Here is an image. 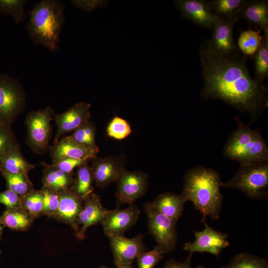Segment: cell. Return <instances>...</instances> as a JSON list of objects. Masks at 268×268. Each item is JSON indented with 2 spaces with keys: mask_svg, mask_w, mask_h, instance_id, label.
<instances>
[{
  "mask_svg": "<svg viewBox=\"0 0 268 268\" xmlns=\"http://www.w3.org/2000/svg\"><path fill=\"white\" fill-rule=\"evenodd\" d=\"M34 168L35 165L23 156L19 145L11 148L0 158V172L28 176L29 172Z\"/></svg>",
  "mask_w": 268,
  "mask_h": 268,
  "instance_id": "23",
  "label": "cell"
},
{
  "mask_svg": "<svg viewBox=\"0 0 268 268\" xmlns=\"http://www.w3.org/2000/svg\"><path fill=\"white\" fill-rule=\"evenodd\" d=\"M204 229L201 231L193 230L195 240L184 245V250L192 254L195 252H207L218 256L222 250L229 245L228 235L221 233L203 222Z\"/></svg>",
  "mask_w": 268,
  "mask_h": 268,
  "instance_id": "10",
  "label": "cell"
},
{
  "mask_svg": "<svg viewBox=\"0 0 268 268\" xmlns=\"http://www.w3.org/2000/svg\"><path fill=\"white\" fill-rule=\"evenodd\" d=\"M60 201L54 219L70 225L76 230V220L81 209L83 200L70 189L59 192Z\"/></svg>",
  "mask_w": 268,
  "mask_h": 268,
  "instance_id": "19",
  "label": "cell"
},
{
  "mask_svg": "<svg viewBox=\"0 0 268 268\" xmlns=\"http://www.w3.org/2000/svg\"><path fill=\"white\" fill-rule=\"evenodd\" d=\"M20 207L29 212L35 218L43 215V196L41 189L34 190L22 197Z\"/></svg>",
  "mask_w": 268,
  "mask_h": 268,
  "instance_id": "32",
  "label": "cell"
},
{
  "mask_svg": "<svg viewBox=\"0 0 268 268\" xmlns=\"http://www.w3.org/2000/svg\"><path fill=\"white\" fill-rule=\"evenodd\" d=\"M106 132L109 137L117 140H122L131 134L132 129L126 120L115 116L108 124Z\"/></svg>",
  "mask_w": 268,
  "mask_h": 268,
  "instance_id": "34",
  "label": "cell"
},
{
  "mask_svg": "<svg viewBox=\"0 0 268 268\" xmlns=\"http://www.w3.org/2000/svg\"><path fill=\"white\" fill-rule=\"evenodd\" d=\"M237 21V19L226 20L217 17L211 29V38L208 39L215 51L226 56L240 52L235 44L233 36V26Z\"/></svg>",
  "mask_w": 268,
  "mask_h": 268,
  "instance_id": "17",
  "label": "cell"
},
{
  "mask_svg": "<svg viewBox=\"0 0 268 268\" xmlns=\"http://www.w3.org/2000/svg\"><path fill=\"white\" fill-rule=\"evenodd\" d=\"M52 163L64 158L88 159L97 156L99 148H94L80 144L70 135L61 138L49 147Z\"/></svg>",
  "mask_w": 268,
  "mask_h": 268,
  "instance_id": "16",
  "label": "cell"
},
{
  "mask_svg": "<svg viewBox=\"0 0 268 268\" xmlns=\"http://www.w3.org/2000/svg\"><path fill=\"white\" fill-rule=\"evenodd\" d=\"M116 182L117 202L131 204L146 193L148 176L142 171L130 172L124 168Z\"/></svg>",
  "mask_w": 268,
  "mask_h": 268,
  "instance_id": "9",
  "label": "cell"
},
{
  "mask_svg": "<svg viewBox=\"0 0 268 268\" xmlns=\"http://www.w3.org/2000/svg\"><path fill=\"white\" fill-rule=\"evenodd\" d=\"M90 160L88 159H80L67 158L62 159L55 163H52L51 165L65 173L73 174L74 169L77 168L82 165L87 163Z\"/></svg>",
  "mask_w": 268,
  "mask_h": 268,
  "instance_id": "38",
  "label": "cell"
},
{
  "mask_svg": "<svg viewBox=\"0 0 268 268\" xmlns=\"http://www.w3.org/2000/svg\"><path fill=\"white\" fill-rule=\"evenodd\" d=\"M108 210L103 206L99 195L93 192L86 197L76 220V237L83 240L87 229L101 222Z\"/></svg>",
  "mask_w": 268,
  "mask_h": 268,
  "instance_id": "13",
  "label": "cell"
},
{
  "mask_svg": "<svg viewBox=\"0 0 268 268\" xmlns=\"http://www.w3.org/2000/svg\"><path fill=\"white\" fill-rule=\"evenodd\" d=\"M222 183L217 172L202 166L194 167L185 174L181 194L202 215L201 222L205 221L206 216L212 220L219 218L223 200Z\"/></svg>",
  "mask_w": 268,
  "mask_h": 268,
  "instance_id": "2",
  "label": "cell"
},
{
  "mask_svg": "<svg viewBox=\"0 0 268 268\" xmlns=\"http://www.w3.org/2000/svg\"><path fill=\"white\" fill-rule=\"evenodd\" d=\"M21 197L14 192L6 189L0 192V203L3 204L6 209L20 207Z\"/></svg>",
  "mask_w": 268,
  "mask_h": 268,
  "instance_id": "39",
  "label": "cell"
},
{
  "mask_svg": "<svg viewBox=\"0 0 268 268\" xmlns=\"http://www.w3.org/2000/svg\"><path fill=\"white\" fill-rule=\"evenodd\" d=\"M203 87L201 95L206 99L221 100L253 120L268 105L267 87L250 76L246 56L241 52L226 56L215 51L207 40L200 46Z\"/></svg>",
  "mask_w": 268,
  "mask_h": 268,
  "instance_id": "1",
  "label": "cell"
},
{
  "mask_svg": "<svg viewBox=\"0 0 268 268\" xmlns=\"http://www.w3.org/2000/svg\"><path fill=\"white\" fill-rule=\"evenodd\" d=\"M41 164L43 167V187L58 192L71 188L74 181L73 174L65 173L45 162H42Z\"/></svg>",
  "mask_w": 268,
  "mask_h": 268,
  "instance_id": "22",
  "label": "cell"
},
{
  "mask_svg": "<svg viewBox=\"0 0 268 268\" xmlns=\"http://www.w3.org/2000/svg\"><path fill=\"white\" fill-rule=\"evenodd\" d=\"M0 173L5 180L7 189L14 192L21 197L35 190L28 176L12 174L4 172Z\"/></svg>",
  "mask_w": 268,
  "mask_h": 268,
  "instance_id": "29",
  "label": "cell"
},
{
  "mask_svg": "<svg viewBox=\"0 0 268 268\" xmlns=\"http://www.w3.org/2000/svg\"><path fill=\"white\" fill-rule=\"evenodd\" d=\"M116 268H133L132 264H124L117 266Z\"/></svg>",
  "mask_w": 268,
  "mask_h": 268,
  "instance_id": "41",
  "label": "cell"
},
{
  "mask_svg": "<svg viewBox=\"0 0 268 268\" xmlns=\"http://www.w3.org/2000/svg\"><path fill=\"white\" fill-rule=\"evenodd\" d=\"M221 268H268L266 259L248 253L235 255L226 265Z\"/></svg>",
  "mask_w": 268,
  "mask_h": 268,
  "instance_id": "30",
  "label": "cell"
},
{
  "mask_svg": "<svg viewBox=\"0 0 268 268\" xmlns=\"http://www.w3.org/2000/svg\"><path fill=\"white\" fill-rule=\"evenodd\" d=\"M43 215L53 218L57 211L60 201L59 192L50 189L42 187Z\"/></svg>",
  "mask_w": 268,
  "mask_h": 268,
  "instance_id": "35",
  "label": "cell"
},
{
  "mask_svg": "<svg viewBox=\"0 0 268 268\" xmlns=\"http://www.w3.org/2000/svg\"><path fill=\"white\" fill-rule=\"evenodd\" d=\"M247 0H212L209 7L215 16L226 20L239 19V14Z\"/></svg>",
  "mask_w": 268,
  "mask_h": 268,
  "instance_id": "25",
  "label": "cell"
},
{
  "mask_svg": "<svg viewBox=\"0 0 268 268\" xmlns=\"http://www.w3.org/2000/svg\"><path fill=\"white\" fill-rule=\"evenodd\" d=\"M34 219L21 207L6 209L0 217V224L13 230L24 231L31 227Z\"/></svg>",
  "mask_w": 268,
  "mask_h": 268,
  "instance_id": "24",
  "label": "cell"
},
{
  "mask_svg": "<svg viewBox=\"0 0 268 268\" xmlns=\"http://www.w3.org/2000/svg\"><path fill=\"white\" fill-rule=\"evenodd\" d=\"M26 103V93L18 80L0 73V123L11 127Z\"/></svg>",
  "mask_w": 268,
  "mask_h": 268,
  "instance_id": "7",
  "label": "cell"
},
{
  "mask_svg": "<svg viewBox=\"0 0 268 268\" xmlns=\"http://www.w3.org/2000/svg\"><path fill=\"white\" fill-rule=\"evenodd\" d=\"M93 182L91 170L87 162L77 168L76 177L70 189L83 200L93 193Z\"/></svg>",
  "mask_w": 268,
  "mask_h": 268,
  "instance_id": "26",
  "label": "cell"
},
{
  "mask_svg": "<svg viewBox=\"0 0 268 268\" xmlns=\"http://www.w3.org/2000/svg\"><path fill=\"white\" fill-rule=\"evenodd\" d=\"M239 18L259 27L264 32L268 31V1L247 0L239 14Z\"/></svg>",
  "mask_w": 268,
  "mask_h": 268,
  "instance_id": "21",
  "label": "cell"
},
{
  "mask_svg": "<svg viewBox=\"0 0 268 268\" xmlns=\"http://www.w3.org/2000/svg\"><path fill=\"white\" fill-rule=\"evenodd\" d=\"M95 135V126L89 121L74 131L70 136L80 144L99 148L96 143Z\"/></svg>",
  "mask_w": 268,
  "mask_h": 268,
  "instance_id": "33",
  "label": "cell"
},
{
  "mask_svg": "<svg viewBox=\"0 0 268 268\" xmlns=\"http://www.w3.org/2000/svg\"><path fill=\"white\" fill-rule=\"evenodd\" d=\"M17 145L19 143L11 127L0 123V158Z\"/></svg>",
  "mask_w": 268,
  "mask_h": 268,
  "instance_id": "37",
  "label": "cell"
},
{
  "mask_svg": "<svg viewBox=\"0 0 268 268\" xmlns=\"http://www.w3.org/2000/svg\"><path fill=\"white\" fill-rule=\"evenodd\" d=\"M148 230L165 254L173 250L177 243V221L156 210L151 202L144 205Z\"/></svg>",
  "mask_w": 268,
  "mask_h": 268,
  "instance_id": "8",
  "label": "cell"
},
{
  "mask_svg": "<svg viewBox=\"0 0 268 268\" xmlns=\"http://www.w3.org/2000/svg\"><path fill=\"white\" fill-rule=\"evenodd\" d=\"M221 187L240 190L250 199H267L268 162L241 164L234 176L228 181L222 183Z\"/></svg>",
  "mask_w": 268,
  "mask_h": 268,
  "instance_id": "5",
  "label": "cell"
},
{
  "mask_svg": "<svg viewBox=\"0 0 268 268\" xmlns=\"http://www.w3.org/2000/svg\"><path fill=\"white\" fill-rule=\"evenodd\" d=\"M192 254H189L183 262L176 261L174 259L168 260L164 268H191Z\"/></svg>",
  "mask_w": 268,
  "mask_h": 268,
  "instance_id": "40",
  "label": "cell"
},
{
  "mask_svg": "<svg viewBox=\"0 0 268 268\" xmlns=\"http://www.w3.org/2000/svg\"><path fill=\"white\" fill-rule=\"evenodd\" d=\"M91 105L80 102L76 103L63 113L55 114L57 130L54 142L58 141L64 135L73 132L90 121Z\"/></svg>",
  "mask_w": 268,
  "mask_h": 268,
  "instance_id": "12",
  "label": "cell"
},
{
  "mask_svg": "<svg viewBox=\"0 0 268 268\" xmlns=\"http://www.w3.org/2000/svg\"><path fill=\"white\" fill-rule=\"evenodd\" d=\"M64 3L58 0L36 2L27 13L26 29L34 43L55 52L59 49L60 35L65 22Z\"/></svg>",
  "mask_w": 268,
  "mask_h": 268,
  "instance_id": "3",
  "label": "cell"
},
{
  "mask_svg": "<svg viewBox=\"0 0 268 268\" xmlns=\"http://www.w3.org/2000/svg\"><path fill=\"white\" fill-rule=\"evenodd\" d=\"M3 227H4L0 224V238L2 233Z\"/></svg>",
  "mask_w": 268,
  "mask_h": 268,
  "instance_id": "42",
  "label": "cell"
},
{
  "mask_svg": "<svg viewBox=\"0 0 268 268\" xmlns=\"http://www.w3.org/2000/svg\"><path fill=\"white\" fill-rule=\"evenodd\" d=\"M55 111L50 106L29 112L25 123L27 135L26 143L35 153L44 154L49 149Z\"/></svg>",
  "mask_w": 268,
  "mask_h": 268,
  "instance_id": "6",
  "label": "cell"
},
{
  "mask_svg": "<svg viewBox=\"0 0 268 268\" xmlns=\"http://www.w3.org/2000/svg\"><path fill=\"white\" fill-rule=\"evenodd\" d=\"M186 201L182 194L166 192L158 196L151 203L158 211L177 222L182 216Z\"/></svg>",
  "mask_w": 268,
  "mask_h": 268,
  "instance_id": "20",
  "label": "cell"
},
{
  "mask_svg": "<svg viewBox=\"0 0 268 268\" xmlns=\"http://www.w3.org/2000/svg\"><path fill=\"white\" fill-rule=\"evenodd\" d=\"M140 211L135 204H130L127 208H118L108 210L101 221L104 233L110 238L124 233L137 222Z\"/></svg>",
  "mask_w": 268,
  "mask_h": 268,
  "instance_id": "11",
  "label": "cell"
},
{
  "mask_svg": "<svg viewBox=\"0 0 268 268\" xmlns=\"http://www.w3.org/2000/svg\"><path fill=\"white\" fill-rule=\"evenodd\" d=\"M197 268H205L200 265H198L197 267Z\"/></svg>",
  "mask_w": 268,
  "mask_h": 268,
  "instance_id": "44",
  "label": "cell"
},
{
  "mask_svg": "<svg viewBox=\"0 0 268 268\" xmlns=\"http://www.w3.org/2000/svg\"><path fill=\"white\" fill-rule=\"evenodd\" d=\"M238 128L229 137L223 148L224 155L241 164L268 162V148L257 130L236 118Z\"/></svg>",
  "mask_w": 268,
  "mask_h": 268,
  "instance_id": "4",
  "label": "cell"
},
{
  "mask_svg": "<svg viewBox=\"0 0 268 268\" xmlns=\"http://www.w3.org/2000/svg\"><path fill=\"white\" fill-rule=\"evenodd\" d=\"M263 38L260 31L250 29L243 31L238 39V48L246 56H254L260 48Z\"/></svg>",
  "mask_w": 268,
  "mask_h": 268,
  "instance_id": "28",
  "label": "cell"
},
{
  "mask_svg": "<svg viewBox=\"0 0 268 268\" xmlns=\"http://www.w3.org/2000/svg\"><path fill=\"white\" fill-rule=\"evenodd\" d=\"M174 3L184 17L199 26L212 29L217 16L211 11L208 0H177Z\"/></svg>",
  "mask_w": 268,
  "mask_h": 268,
  "instance_id": "18",
  "label": "cell"
},
{
  "mask_svg": "<svg viewBox=\"0 0 268 268\" xmlns=\"http://www.w3.org/2000/svg\"><path fill=\"white\" fill-rule=\"evenodd\" d=\"M261 45L254 56L255 79L263 81L268 77V31L264 32Z\"/></svg>",
  "mask_w": 268,
  "mask_h": 268,
  "instance_id": "27",
  "label": "cell"
},
{
  "mask_svg": "<svg viewBox=\"0 0 268 268\" xmlns=\"http://www.w3.org/2000/svg\"><path fill=\"white\" fill-rule=\"evenodd\" d=\"M90 166L94 182L96 185L104 188L116 182L124 168L122 156H109L92 158Z\"/></svg>",
  "mask_w": 268,
  "mask_h": 268,
  "instance_id": "15",
  "label": "cell"
},
{
  "mask_svg": "<svg viewBox=\"0 0 268 268\" xmlns=\"http://www.w3.org/2000/svg\"><path fill=\"white\" fill-rule=\"evenodd\" d=\"M26 0H0V14L11 16L16 25L24 21Z\"/></svg>",
  "mask_w": 268,
  "mask_h": 268,
  "instance_id": "31",
  "label": "cell"
},
{
  "mask_svg": "<svg viewBox=\"0 0 268 268\" xmlns=\"http://www.w3.org/2000/svg\"><path fill=\"white\" fill-rule=\"evenodd\" d=\"M95 268H107L104 265H102L99 267Z\"/></svg>",
  "mask_w": 268,
  "mask_h": 268,
  "instance_id": "43",
  "label": "cell"
},
{
  "mask_svg": "<svg viewBox=\"0 0 268 268\" xmlns=\"http://www.w3.org/2000/svg\"><path fill=\"white\" fill-rule=\"evenodd\" d=\"M164 255L158 245L151 251L142 252L136 259L138 268H153L163 258Z\"/></svg>",
  "mask_w": 268,
  "mask_h": 268,
  "instance_id": "36",
  "label": "cell"
},
{
  "mask_svg": "<svg viewBox=\"0 0 268 268\" xmlns=\"http://www.w3.org/2000/svg\"><path fill=\"white\" fill-rule=\"evenodd\" d=\"M115 265L132 264L138 256L145 251L142 234L129 238L124 235L109 238Z\"/></svg>",
  "mask_w": 268,
  "mask_h": 268,
  "instance_id": "14",
  "label": "cell"
}]
</instances>
